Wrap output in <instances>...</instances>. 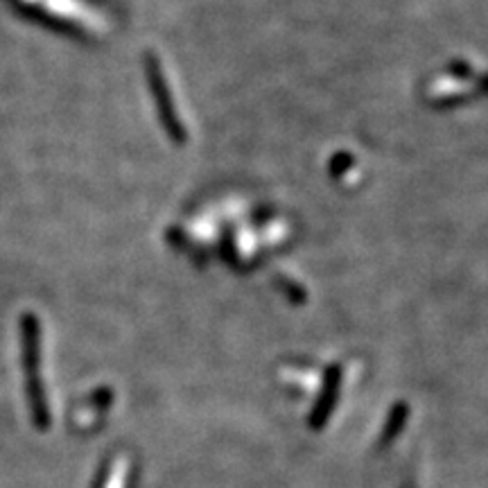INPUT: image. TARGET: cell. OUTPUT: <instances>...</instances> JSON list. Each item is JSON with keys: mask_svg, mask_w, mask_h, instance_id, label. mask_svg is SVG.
Wrapping results in <instances>:
<instances>
[{"mask_svg": "<svg viewBox=\"0 0 488 488\" xmlns=\"http://www.w3.org/2000/svg\"><path fill=\"white\" fill-rule=\"evenodd\" d=\"M145 66V80H147L149 90H152L154 107H156L158 120H161L163 129H165L167 138L176 145H183L188 140V131H185L183 120L179 117L174 107V99H172L170 84H167L165 70H163L161 61L154 52H147L143 59Z\"/></svg>", "mask_w": 488, "mask_h": 488, "instance_id": "6da1fadb", "label": "cell"}, {"mask_svg": "<svg viewBox=\"0 0 488 488\" xmlns=\"http://www.w3.org/2000/svg\"><path fill=\"white\" fill-rule=\"evenodd\" d=\"M339 382H342V369H339V366H330L328 373H325L324 393H321V400L319 405H316L314 416H312V425H314V427H319L324 420H328L330 409H333L334 405V396H337L339 391Z\"/></svg>", "mask_w": 488, "mask_h": 488, "instance_id": "7a4b0ae2", "label": "cell"}]
</instances>
